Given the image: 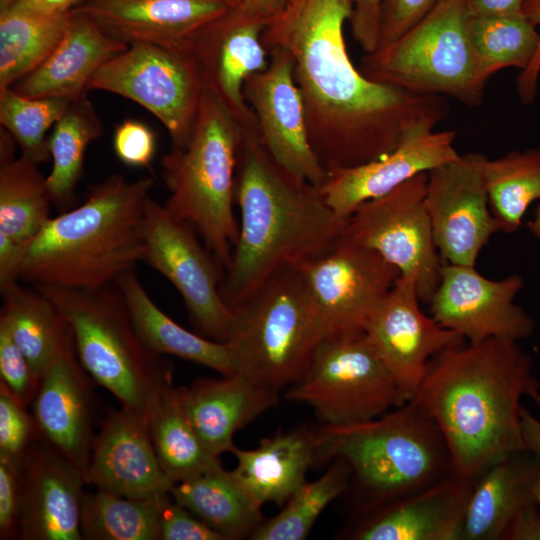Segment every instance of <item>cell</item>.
I'll return each instance as SVG.
<instances>
[{"label":"cell","mask_w":540,"mask_h":540,"mask_svg":"<svg viewBox=\"0 0 540 540\" xmlns=\"http://www.w3.org/2000/svg\"><path fill=\"white\" fill-rule=\"evenodd\" d=\"M154 131L144 122L125 119L115 128L113 149L117 158L130 167H150L156 153Z\"/></svg>","instance_id":"44"},{"label":"cell","mask_w":540,"mask_h":540,"mask_svg":"<svg viewBox=\"0 0 540 540\" xmlns=\"http://www.w3.org/2000/svg\"><path fill=\"white\" fill-rule=\"evenodd\" d=\"M152 177L112 174L79 206L51 217L27 246L18 280L34 286L97 290L143 262Z\"/></svg>","instance_id":"4"},{"label":"cell","mask_w":540,"mask_h":540,"mask_svg":"<svg viewBox=\"0 0 540 540\" xmlns=\"http://www.w3.org/2000/svg\"><path fill=\"white\" fill-rule=\"evenodd\" d=\"M284 397L328 426L367 422L407 402L365 331L324 337Z\"/></svg>","instance_id":"10"},{"label":"cell","mask_w":540,"mask_h":540,"mask_svg":"<svg viewBox=\"0 0 540 540\" xmlns=\"http://www.w3.org/2000/svg\"><path fill=\"white\" fill-rule=\"evenodd\" d=\"M0 291V322L41 379L72 340L71 329L54 304L35 287L12 281L1 285Z\"/></svg>","instance_id":"31"},{"label":"cell","mask_w":540,"mask_h":540,"mask_svg":"<svg viewBox=\"0 0 540 540\" xmlns=\"http://www.w3.org/2000/svg\"><path fill=\"white\" fill-rule=\"evenodd\" d=\"M234 199L239 232L221 283L234 311L278 273L329 250L345 221L319 187L280 165L250 133L238 154Z\"/></svg>","instance_id":"3"},{"label":"cell","mask_w":540,"mask_h":540,"mask_svg":"<svg viewBox=\"0 0 540 540\" xmlns=\"http://www.w3.org/2000/svg\"><path fill=\"white\" fill-rule=\"evenodd\" d=\"M224 2L230 9L235 8L241 0H220Z\"/></svg>","instance_id":"58"},{"label":"cell","mask_w":540,"mask_h":540,"mask_svg":"<svg viewBox=\"0 0 540 540\" xmlns=\"http://www.w3.org/2000/svg\"><path fill=\"white\" fill-rule=\"evenodd\" d=\"M528 228L533 236L540 240V200L534 211L532 219L528 223Z\"/></svg>","instance_id":"56"},{"label":"cell","mask_w":540,"mask_h":540,"mask_svg":"<svg viewBox=\"0 0 540 540\" xmlns=\"http://www.w3.org/2000/svg\"><path fill=\"white\" fill-rule=\"evenodd\" d=\"M115 285L137 333L151 350L205 366L221 376L238 373L232 343L211 340L176 323L152 300L134 269L122 274Z\"/></svg>","instance_id":"30"},{"label":"cell","mask_w":540,"mask_h":540,"mask_svg":"<svg viewBox=\"0 0 540 540\" xmlns=\"http://www.w3.org/2000/svg\"><path fill=\"white\" fill-rule=\"evenodd\" d=\"M103 132V125L87 93L70 101L48 137L52 168L46 176L54 206L62 212L71 206L83 169L85 153Z\"/></svg>","instance_id":"35"},{"label":"cell","mask_w":540,"mask_h":540,"mask_svg":"<svg viewBox=\"0 0 540 540\" xmlns=\"http://www.w3.org/2000/svg\"><path fill=\"white\" fill-rule=\"evenodd\" d=\"M352 12L349 19L353 38L365 54L377 50L380 39L382 0H349Z\"/></svg>","instance_id":"48"},{"label":"cell","mask_w":540,"mask_h":540,"mask_svg":"<svg viewBox=\"0 0 540 540\" xmlns=\"http://www.w3.org/2000/svg\"><path fill=\"white\" fill-rule=\"evenodd\" d=\"M86 483L129 498L170 494L175 483L158 461L146 413L123 407L109 410L95 437Z\"/></svg>","instance_id":"20"},{"label":"cell","mask_w":540,"mask_h":540,"mask_svg":"<svg viewBox=\"0 0 540 540\" xmlns=\"http://www.w3.org/2000/svg\"><path fill=\"white\" fill-rule=\"evenodd\" d=\"M316 443V459L341 458L349 465L361 513L454 473L440 429L411 400L367 422L323 425Z\"/></svg>","instance_id":"5"},{"label":"cell","mask_w":540,"mask_h":540,"mask_svg":"<svg viewBox=\"0 0 540 540\" xmlns=\"http://www.w3.org/2000/svg\"><path fill=\"white\" fill-rule=\"evenodd\" d=\"M474 266L443 263L428 303L434 320L471 344L488 338L519 341L531 336L535 322L515 303L524 285L522 276L492 280Z\"/></svg>","instance_id":"16"},{"label":"cell","mask_w":540,"mask_h":540,"mask_svg":"<svg viewBox=\"0 0 540 540\" xmlns=\"http://www.w3.org/2000/svg\"><path fill=\"white\" fill-rule=\"evenodd\" d=\"M40 380L5 324L0 322V386L21 403L30 406L38 392Z\"/></svg>","instance_id":"43"},{"label":"cell","mask_w":540,"mask_h":540,"mask_svg":"<svg viewBox=\"0 0 540 540\" xmlns=\"http://www.w3.org/2000/svg\"><path fill=\"white\" fill-rule=\"evenodd\" d=\"M22 3L37 12L49 15L67 14L84 0H21Z\"/></svg>","instance_id":"55"},{"label":"cell","mask_w":540,"mask_h":540,"mask_svg":"<svg viewBox=\"0 0 540 540\" xmlns=\"http://www.w3.org/2000/svg\"><path fill=\"white\" fill-rule=\"evenodd\" d=\"M487 157L466 153L428 172L425 206L443 261L475 265L499 226L489 206L484 180Z\"/></svg>","instance_id":"15"},{"label":"cell","mask_w":540,"mask_h":540,"mask_svg":"<svg viewBox=\"0 0 540 540\" xmlns=\"http://www.w3.org/2000/svg\"><path fill=\"white\" fill-rule=\"evenodd\" d=\"M238 372L280 392L304 372L325 332L299 267L288 268L235 310Z\"/></svg>","instance_id":"9"},{"label":"cell","mask_w":540,"mask_h":540,"mask_svg":"<svg viewBox=\"0 0 540 540\" xmlns=\"http://www.w3.org/2000/svg\"><path fill=\"white\" fill-rule=\"evenodd\" d=\"M298 267L325 337L364 332L400 277V271L376 251L340 238Z\"/></svg>","instance_id":"14"},{"label":"cell","mask_w":540,"mask_h":540,"mask_svg":"<svg viewBox=\"0 0 540 540\" xmlns=\"http://www.w3.org/2000/svg\"><path fill=\"white\" fill-rule=\"evenodd\" d=\"M91 379L72 338L41 377L31 405L41 437L71 461L85 480L96 437Z\"/></svg>","instance_id":"22"},{"label":"cell","mask_w":540,"mask_h":540,"mask_svg":"<svg viewBox=\"0 0 540 540\" xmlns=\"http://www.w3.org/2000/svg\"><path fill=\"white\" fill-rule=\"evenodd\" d=\"M170 494L227 540L249 537L263 522L255 506L234 479L231 471L218 468L177 482Z\"/></svg>","instance_id":"33"},{"label":"cell","mask_w":540,"mask_h":540,"mask_svg":"<svg viewBox=\"0 0 540 540\" xmlns=\"http://www.w3.org/2000/svg\"><path fill=\"white\" fill-rule=\"evenodd\" d=\"M428 172L361 204L343 223L339 238L380 254L416 284L429 303L440 280L442 259L425 206Z\"/></svg>","instance_id":"13"},{"label":"cell","mask_w":540,"mask_h":540,"mask_svg":"<svg viewBox=\"0 0 540 540\" xmlns=\"http://www.w3.org/2000/svg\"><path fill=\"white\" fill-rule=\"evenodd\" d=\"M316 431L299 428L263 438L254 449L231 450L237 465L234 479L258 508L272 502L283 506L306 482L316 460Z\"/></svg>","instance_id":"28"},{"label":"cell","mask_w":540,"mask_h":540,"mask_svg":"<svg viewBox=\"0 0 540 540\" xmlns=\"http://www.w3.org/2000/svg\"><path fill=\"white\" fill-rule=\"evenodd\" d=\"M21 467L0 456V539L18 538Z\"/></svg>","instance_id":"47"},{"label":"cell","mask_w":540,"mask_h":540,"mask_svg":"<svg viewBox=\"0 0 540 540\" xmlns=\"http://www.w3.org/2000/svg\"><path fill=\"white\" fill-rule=\"evenodd\" d=\"M69 103L60 97L30 98L9 88L0 93L1 127L20 146L22 155L39 165L50 158L46 133Z\"/></svg>","instance_id":"41"},{"label":"cell","mask_w":540,"mask_h":540,"mask_svg":"<svg viewBox=\"0 0 540 540\" xmlns=\"http://www.w3.org/2000/svg\"><path fill=\"white\" fill-rule=\"evenodd\" d=\"M349 465L341 458L318 479L305 482L276 516L263 522L251 534L253 540H303L325 508L348 487Z\"/></svg>","instance_id":"40"},{"label":"cell","mask_w":540,"mask_h":540,"mask_svg":"<svg viewBox=\"0 0 540 540\" xmlns=\"http://www.w3.org/2000/svg\"><path fill=\"white\" fill-rule=\"evenodd\" d=\"M184 413L196 434L215 456L231 452L234 434L279 402V393L242 373L199 378L178 387Z\"/></svg>","instance_id":"26"},{"label":"cell","mask_w":540,"mask_h":540,"mask_svg":"<svg viewBox=\"0 0 540 540\" xmlns=\"http://www.w3.org/2000/svg\"><path fill=\"white\" fill-rule=\"evenodd\" d=\"M144 234L143 262L175 287L197 333L214 341L230 342L238 315L221 293L225 271L194 228L150 198Z\"/></svg>","instance_id":"11"},{"label":"cell","mask_w":540,"mask_h":540,"mask_svg":"<svg viewBox=\"0 0 540 540\" xmlns=\"http://www.w3.org/2000/svg\"><path fill=\"white\" fill-rule=\"evenodd\" d=\"M349 0H288L264 28L266 50L292 58L310 142L330 172L378 160L411 128L448 116L442 96L423 95L367 79L345 42Z\"/></svg>","instance_id":"1"},{"label":"cell","mask_w":540,"mask_h":540,"mask_svg":"<svg viewBox=\"0 0 540 540\" xmlns=\"http://www.w3.org/2000/svg\"><path fill=\"white\" fill-rule=\"evenodd\" d=\"M40 437L28 406L0 386V456L21 467Z\"/></svg>","instance_id":"42"},{"label":"cell","mask_w":540,"mask_h":540,"mask_svg":"<svg viewBox=\"0 0 540 540\" xmlns=\"http://www.w3.org/2000/svg\"><path fill=\"white\" fill-rule=\"evenodd\" d=\"M129 45L108 36L87 14L70 12L64 35L48 58L11 88L30 98L76 99L105 63Z\"/></svg>","instance_id":"27"},{"label":"cell","mask_w":540,"mask_h":540,"mask_svg":"<svg viewBox=\"0 0 540 540\" xmlns=\"http://www.w3.org/2000/svg\"><path fill=\"white\" fill-rule=\"evenodd\" d=\"M204 88L186 51L138 42L99 68L86 90L107 91L138 103L166 127L171 147H183L192 133Z\"/></svg>","instance_id":"12"},{"label":"cell","mask_w":540,"mask_h":540,"mask_svg":"<svg viewBox=\"0 0 540 540\" xmlns=\"http://www.w3.org/2000/svg\"><path fill=\"white\" fill-rule=\"evenodd\" d=\"M540 469L525 450L494 462L474 478L461 540H503L515 518L534 504L533 485Z\"/></svg>","instance_id":"29"},{"label":"cell","mask_w":540,"mask_h":540,"mask_svg":"<svg viewBox=\"0 0 540 540\" xmlns=\"http://www.w3.org/2000/svg\"><path fill=\"white\" fill-rule=\"evenodd\" d=\"M246 133L218 97L204 88L188 142L171 147L160 162L169 192L164 207L194 228L224 271L239 232L235 174Z\"/></svg>","instance_id":"6"},{"label":"cell","mask_w":540,"mask_h":540,"mask_svg":"<svg viewBox=\"0 0 540 540\" xmlns=\"http://www.w3.org/2000/svg\"><path fill=\"white\" fill-rule=\"evenodd\" d=\"M471 16L467 0H441L398 40L365 54L358 69L376 83L477 106L487 81L469 37Z\"/></svg>","instance_id":"8"},{"label":"cell","mask_w":540,"mask_h":540,"mask_svg":"<svg viewBox=\"0 0 540 540\" xmlns=\"http://www.w3.org/2000/svg\"><path fill=\"white\" fill-rule=\"evenodd\" d=\"M419 302L415 281L400 276L365 330L406 401L415 394L435 355L466 343L425 315Z\"/></svg>","instance_id":"18"},{"label":"cell","mask_w":540,"mask_h":540,"mask_svg":"<svg viewBox=\"0 0 540 540\" xmlns=\"http://www.w3.org/2000/svg\"><path fill=\"white\" fill-rule=\"evenodd\" d=\"M165 497L129 498L100 490L85 493L81 509L83 539L160 540Z\"/></svg>","instance_id":"39"},{"label":"cell","mask_w":540,"mask_h":540,"mask_svg":"<svg viewBox=\"0 0 540 540\" xmlns=\"http://www.w3.org/2000/svg\"><path fill=\"white\" fill-rule=\"evenodd\" d=\"M46 177L25 156L0 164V232L28 246L51 218Z\"/></svg>","instance_id":"36"},{"label":"cell","mask_w":540,"mask_h":540,"mask_svg":"<svg viewBox=\"0 0 540 540\" xmlns=\"http://www.w3.org/2000/svg\"><path fill=\"white\" fill-rule=\"evenodd\" d=\"M288 0H241L215 22L224 27L259 24L266 26L284 8Z\"/></svg>","instance_id":"49"},{"label":"cell","mask_w":540,"mask_h":540,"mask_svg":"<svg viewBox=\"0 0 540 540\" xmlns=\"http://www.w3.org/2000/svg\"><path fill=\"white\" fill-rule=\"evenodd\" d=\"M525 0H467L472 16H494L522 13Z\"/></svg>","instance_id":"54"},{"label":"cell","mask_w":540,"mask_h":540,"mask_svg":"<svg viewBox=\"0 0 540 540\" xmlns=\"http://www.w3.org/2000/svg\"><path fill=\"white\" fill-rule=\"evenodd\" d=\"M468 29L481 76L486 81L505 68L525 71L539 48V30L523 12L471 16Z\"/></svg>","instance_id":"38"},{"label":"cell","mask_w":540,"mask_h":540,"mask_svg":"<svg viewBox=\"0 0 540 540\" xmlns=\"http://www.w3.org/2000/svg\"><path fill=\"white\" fill-rule=\"evenodd\" d=\"M422 124L408 130L384 157L328 172L320 192L335 215L346 220L361 204L381 197L414 176L457 158L453 130Z\"/></svg>","instance_id":"19"},{"label":"cell","mask_w":540,"mask_h":540,"mask_svg":"<svg viewBox=\"0 0 540 540\" xmlns=\"http://www.w3.org/2000/svg\"><path fill=\"white\" fill-rule=\"evenodd\" d=\"M474 479L455 473L410 495L362 513L355 540H461Z\"/></svg>","instance_id":"24"},{"label":"cell","mask_w":540,"mask_h":540,"mask_svg":"<svg viewBox=\"0 0 540 540\" xmlns=\"http://www.w3.org/2000/svg\"><path fill=\"white\" fill-rule=\"evenodd\" d=\"M540 406V393L531 397ZM521 433L524 449L540 462V420L527 409L521 410Z\"/></svg>","instance_id":"53"},{"label":"cell","mask_w":540,"mask_h":540,"mask_svg":"<svg viewBox=\"0 0 540 540\" xmlns=\"http://www.w3.org/2000/svg\"><path fill=\"white\" fill-rule=\"evenodd\" d=\"M27 246L0 232V286L18 280Z\"/></svg>","instance_id":"51"},{"label":"cell","mask_w":540,"mask_h":540,"mask_svg":"<svg viewBox=\"0 0 540 540\" xmlns=\"http://www.w3.org/2000/svg\"><path fill=\"white\" fill-rule=\"evenodd\" d=\"M533 496L535 503L540 508V469L537 473L534 485H533Z\"/></svg>","instance_id":"57"},{"label":"cell","mask_w":540,"mask_h":540,"mask_svg":"<svg viewBox=\"0 0 540 540\" xmlns=\"http://www.w3.org/2000/svg\"><path fill=\"white\" fill-rule=\"evenodd\" d=\"M483 173L499 230L517 231L528 207L540 200V149L514 150L496 159L487 158Z\"/></svg>","instance_id":"37"},{"label":"cell","mask_w":540,"mask_h":540,"mask_svg":"<svg viewBox=\"0 0 540 540\" xmlns=\"http://www.w3.org/2000/svg\"><path fill=\"white\" fill-rule=\"evenodd\" d=\"M503 540H540V508L536 503L515 516Z\"/></svg>","instance_id":"52"},{"label":"cell","mask_w":540,"mask_h":540,"mask_svg":"<svg viewBox=\"0 0 540 540\" xmlns=\"http://www.w3.org/2000/svg\"><path fill=\"white\" fill-rule=\"evenodd\" d=\"M70 12L43 14L21 0H0V93L48 58L64 35Z\"/></svg>","instance_id":"32"},{"label":"cell","mask_w":540,"mask_h":540,"mask_svg":"<svg viewBox=\"0 0 540 540\" xmlns=\"http://www.w3.org/2000/svg\"><path fill=\"white\" fill-rule=\"evenodd\" d=\"M522 11L524 15L537 27L540 33V0H525ZM540 75V43L536 56L531 65L519 74L517 79V92L520 100L531 103L536 95Z\"/></svg>","instance_id":"50"},{"label":"cell","mask_w":540,"mask_h":540,"mask_svg":"<svg viewBox=\"0 0 540 540\" xmlns=\"http://www.w3.org/2000/svg\"><path fill=\"white\" fill-rule=\"evenodd\" d=\"M74 9L127 45L148 42L184 50L196 32L230 8L220 0H84Z\"/></svg>","instance_id":"25"},{"label":"cell","mask_w":540,"mask_h":540,"mask_svg":"<svg viewBox=\"0 0 540 540\" xmlns=\"http://www.w3.org/2000/svg\"><path fill=\"white\" fill-rule=\"evenodd\" d=\"M532 367L518 341L502 338L466 342L431 359L410 400L440 429L455 474L474 479L525 450L521 399L539 392Z\"/></svg>","instance_id":"2"},{"label":"cell","mask_w":540,"mask_h":540,"mask_svg":"<svg viewBox=\"0 0 540 540\" xmlns=\"http://www.w3.org/2000/svg\"><path fill=\"white\" fill-rule=\"evenodd\" d=\"M148 424L158 461L174 482L188 480L221 466L202 443L182 408L178 387H170L154 403Z\"/></svg>","instance_id":"34"},{"label":"cell","mask_w":540,"mask_h":540,"mask_svg":"<svg viewBox=\"0 0 540 540\" xmlns=\"http://www.w3.org/2000/svg\"><path fill=\"white\" fill-rule=\"evenodd\" d=\"M268 66L250 75L243 94L271 156L293 174L321 187L328 171L310 142L303 96L294 78L291 56L281 48L266 50Z\"/></svg>","instance_id":"17"},{"label":"cell","mask_w":540,"mask_h":540,"mask_svg":"<svg viewBox=\"0 0 540 540\" xmlns=\"http://www.w3.org/2000/svg\"><path fill=\"white\" fill-rule=\"evenodd\" d=\"M84 474L42 437L21 466L18 539L83 540Z\"/></svg>","instance_id":"21"},{"label":"cell","mask_w":540,"mask_h":540,"mask_svg":"<svg viewBox=\"0 0 540 540\" xmlns=\"http://www.w3.org/2000/svg\"><path fill=\"white\" fill-rule=\"evenodd\" d=\"M264 28L259 24L223 27L214 20L184 47L204 87L218 97L247 133L259 137L258 121L244 98L243 88L250 75L268 66L269 55L261 39Z\"/></svg>","instance_id":"23"},{"label":"cell","mask_w":540,"mask_h":540,"mask_svg":"<svg viewBox=\"0 0 540 540\" xmlns=\"http://www.w3.org/2000/svg\"><path fill=\"white\" fill-rule=\"evenodd\" d=\"M115 284L82 290L35 286L68 323L77 357L120 407L148 413L173 386V367L140 338Z\"/></svg>","instance_id":"7"},{"label":"cell","mask_w":540,"mask_h":540,"mask_svg":"<svg viewBox=\"0 0 540 540\" xmlns=\"http://www.w3.org/2000/svg\"><path fill=\"white\" fill-rule=\"evenodd\" d=\"M160 540H227L170 495L161 504Z\"/></svg>","instance_id":"46"},{"label":"cell","mask_w":540,"mask_h":540,"mask_svg":"<svg viewBox=\"0 0 540 540\" xmlns=\"http://www.w3.org/2000/svg\"><path fill=\"white\" fill-rule=\"evenodd\" d=\"M440 1L441 0H382L380 39L377 50L398 40L425 18Z\"/></svg>","instance_id":"45"}]
</instances>
